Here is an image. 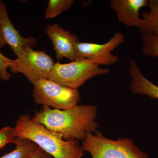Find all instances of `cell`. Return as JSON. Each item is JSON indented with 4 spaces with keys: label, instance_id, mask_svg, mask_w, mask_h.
Here are the masks:
<instances>
[{
    "label": "cell",
    "instance_id": "1",
    "mask_svg": "<svg viewBox=\"0 0 158 158\" xmlns=\"http://www.w3.org/2000/svg\"><path fill=\"white\" fill-rule=\"evenodd\" d=\"M42 108L35 111L32 120L60 134L65 140H83L87 133L97 131V108L93 105H77L65 110Z\"/></svg>",
    "mask_w": 158,
    "mask_h": 158
},
{
    "label": "cell",
    "instance_id": "2",
    "mask_svg": "<svg viewBox=\"0 0 158 158\" xmlns=\"http://www.w3.org/2000/svg\"><path fill=\"white\" fill-rule=\"evenodd\" d=\"M14 128L17 137L28 139L53 158H82L84 155L77 140H65L33 121L29 114L20 116Z\"/></svg>",
    "mask_w": 158,
    "mask_h": 158
},
{
    "label": "cell",
    "instance_id": "3",
    "mask_svg": "<svg viewBox=\"0 0 158 158\" xmlns=\"http://www.w3.org/2000/svg\"><path fill=\"white\" fill-rule=\"evenodd\" d=\"M84 151L90 154L91 158H148L129 138L116 140L109 139L97 131L87 133L82 142Z\"/></svg>",
    "mask_w": 158,
    "mask_h": 158
},
{
    "label": "cell",
    "instance_id": "4",
    "mask_svg": "<svg viewBox=\"0 0 158 158\" xmlns=\"http://www.w3.org/2000/svg\"><path fill=\"white\" fill-rule=\"evenodd\" d=\"M109 72L107 68H101L88 59H79L66 64L55 63L48 79L67 88L77 90L89 79L106 74Z\"/></svg>",
    "mask_w": 158,
    "mask_h": 158
},
{
    "label": "cell",
    "instance_id": "5",
    "mask_svg": "<svg viewBox=\"0 0 158 158\" xmlns=\"http://www.w3.org/2000/svg\"><path fill=\"white\" fill-rule=\"evenodd\" d=\"M33 85V98L37 104L56 110H65L78 105L81 99L78 90L49 79L39 80Z\"/></svg>",
    "mask_w": 158,
    "mask_h": 158
},
{
    "label": "cell",
    "instance_id": "6",
    "mask_svg": "<svg viewBox=\"0 0 158 158\" xmlns=\"http://www.w3.org/2000/svg\"><path fill=\"white\" fill-rule=\"evenodd\" d=\"M16 67L13 73H21L31 84L48 79L55 63L45 52L34 50L31 46L24 47L22 54L15 59Z\"/></svg>",
    "mask_w": 158,
    "mask_h": 158
},
{
    "label": "cell",
    "instance_id": "7",
    "mask_svg": "<svg viewBox=\"0 0 158 158\" xmlns=\"http://www.w3.org/2000/svg\"><path fill=\"white\" fill-rule=\"evenodd\" d=\"M124 41V34L119 32L103 44L80 41L75 46L76 59H88L98 65H113L119 58L112 52Z\"/></svg>",
    "mask_w": 158,
    "mask_h": 158
},
{
    "label": "cell",
    "instance_id": "8",
    "mask_svg": "<svg viewBox=\"0 0 158 158\" xmlns=\"http://www.w3.org/2000/svg\"><path fill=\"white\" fill-rule=\"evenodd\" d=\"M37 40L34 37H23L9 19L6 5L0 0V48L8 45L17 57L22 54L27 45L35 46Z\"/></svg>",
    "mask_w": 158,
    "mask_h": 158
},
{
    "label": "cell",
    "instance_id": "9",
    "mask_svg": "<svg viewBox=\"0 0 158 158\" xmlns=\"http://www.w3.org/2000/svg\"><path fill=\"white\" fill-rule=\"evenodd\" d=\"M45 31L53 44L58 61L63 58L76 60L75 46L80 42L77 36L57 24L48 26Z\"/></svg>",
    "mask_w": 158,
    "mask_h": 158
},
{
    "label": "cell",
    "instance_id": "10",
    "mask_svg": "<svg viewBox=\"0 0 158 158\" xmlns=\"http://www.w3.org/2000/svg\"><path fill=\"white\" fill-rule=\"evenodd\" d=\"M148 0H112L110 6L116 13L118 21L128 27H142L143 20L140 18L139 11L148 6Z\"/></svg>",
    "mask_w": 158,
    "mask_h": 158
},
{
    "label": "cell",
    "instance_id": "11",
    "mask_svg": "<svg viewBox=\"0 0 158 158\" xmlns=\"http://www.w3.org/2000/svg\"><path fill=\"white\" fill-rule=\"evenodd\" d=\"M128 70L131 78L130 89L133 93L147 95L151 98L158 99V86L145 77L134 59L130 60Z\"/></svg>",
    "mask_w": 158,
    "mask_h": 158
},
{
    "label": "cell",
    "instance_id": "12",
    "mask_svg": "<svg viewBox=\"0 0 158 158\" xmlns=\"http://www.w3.org/2000/svg\"><path fill=\"white\" fill-rule=\"evenodd\" d=\"M149 11L142 15L143 23L140 29L142 34L152 33L158 38V0L149 1Z\"/></svg>",
    "mask_w": 158,
    "mask_h": 158
},
{
    "label": "cell",
    "instance_id": "13",
    "mask_svg": "<svg viewBox=\"0 0 158 158\" xmlns=\"http://www.w3.org/2000/svg\"><path fill=\"white\" fill-rule=\"evenodd\" d=\"M14 144V149L0 158H30L37 146L28 139L20 137H17Z\"/></svg>",
    "mask_w": 158,
    "mask_h": 158
},
{
    "label": "cell",
    "instance_id": "14",
    "mask_svg": "<svg viewBox=\"0 0 158 158\" xmlns=\"http://www.w3.org/2000/svg\"><path fill=\"white\" fill-rule=\"evenodd\" d=\"M73 2V0H50L45 11L46 18L56 17L69 9Z\"/></svg>",
    "mask_w": 158,
    "mask_h": 158
},
{
    "label": "cell",
    "instance_id": "15",
    "mask_svg": "<svg viewBox=\"0 0 158 158\" xmlns=\"http://www.w3.org/2000/svg\"><path fill=\"white\" fill-rule=\"evenodd\" d=\"M142 52L149 56L158 58V38L152 33L142 34Z\"/></svg>",
    "mask_w": 158,
    "mask_h": 158
},
{
    "label": "cell",
    "instance_id": "16",
    "mask_svg": "<svg viewBox=\"0 0 158 158\" xmlns=\"http://www.w3.org/2000/svg\"><path fill=\"white\" fill-rule=\"evenodd\" d=\"M16 67L14 60L7 58L0 52V79L3 81H9L11 76L8 72V68H10L13 73Z\"/></svg>",
    "mask_w": 158,
    "mask_h": 158
},
{
    "label": "cell",
    "instance_id": "17",
    "mask_svg": "<svg viewBox=\"0 0 158 158\" xmlns=\"http://www.w3.org/2000/svg\"><path fill=\"white\" fill-rule=\"evenodd\" d=\"M17 137L14 127L6 126L0 130V149L7 144H14Z\"/></svg>",
    "mask_w": 158,
    "mask_h": 158
},
{
    "label": "cell",
    "instance_id": "18",
    "mask_svg": "<svg viewBox=\"0 0 158 158\" xmlns=\"http://www.w3.org/2000/svg\"><path fill=\"white\" fill-rule=\"evenodd\" d=\"M30 158H53L38 146Z\"/></svg>",
    "mask_w": 158,
    "mask_h": 158
}]
</instances>
